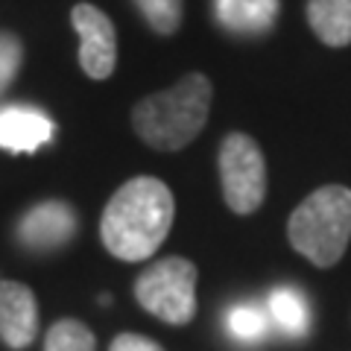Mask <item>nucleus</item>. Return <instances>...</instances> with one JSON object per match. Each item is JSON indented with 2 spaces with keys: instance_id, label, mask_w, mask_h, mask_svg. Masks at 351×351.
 Listing matches in <instances>:
<instances>
[{
  "instance_id": "obj_8",
  "label": "nucleus",
  "mask_w": 351,
  "mask_h": 351,
  "mask_svg": "<svg viewBox=\"0 0 351 351\" xmlns=\"http://www.w3.org/2000/svg\"><path fill=\"white\" fill-rule=\"evenodd\" d=\"M38 337V302L21 281H0V339L6 348H29Z\"/></svg>"
},
{
  "instance_id": "obj_5",
  "label": "nucleus",
  "mask_w": 351,
  "mask_h": 351,
  "mask_svg": "<svg viewBox=\"0 0 351 351\" xmlns=\"http://www.w3.org/2000/svg\"><path fill=\"white\" fill-rule=\"evenodd\" d=\"M219 182H223L226 205L234 214H252L267 196V161L255 138L232 132L219 147Z\"/></svg>"
},
{
  "instance_id": "obj_15",
  "label": "nucleus",
  "mask_w": 351,
  "mask_h": 351,
  "mask_svg": "<svg viewBox=\"0 0 351 351\" xmlns=\"http://www.w3.org/2000/svg\"><path fill=\"white\" fill-rule=\"evenodd\" d=\"M135 6L144 15L149 29L158 32V36H173L182 27L184 0H135Z\"/></svg>"
},
{
  "instance_id": "obj_13",
  "label": "nucleus",
  "mask_w": 351,
  "mask_h": 351,
  "mask_svg": "<svg viewBox=\"0 0 351 351\" xmlns=\"http://www.w3.org/2000/svg\"><path fill=\"white\" fill-rule=\"evenodd\" d=\"M44 351H97V339L80 319H59L44 337Z\"/></svg>"
},
{
  "instance_id": "obj_17",
  "label": "nucleus",
  "mask_w": 351,
  "mask_h": 351,
  "mask_svg": "<svg viewBox=\"0 0 351 351\" xmlns=\"http://www.w3.org/2000/svg\"><path fill=\"white\" fill-rule=\"evenodd\" d=\"M108 351H164L156 339L149 337H141V334H120L114 337V343Z\"/></svg>"
},
{
  "instance_id": "obj_10",
  "label": "nucleus",
  "mask_w": 351,
  "mask_h": 351,
  "mask_svg": "<svg viewBox=\"0 0 351 351\" xmlns=\"http://www.w3.org/2000/svg\"><path fill=\"white\" fill-rule=\"evenodd\" d=\"M281 0H214L219 27L232 36L258 38L276 27Z\"/></svg>"
},
{
  "instance_id": "obj_12",
  "label": "nucleus",
  "mask_w": 351,
  "mask_h": 351,
  "mask_svg": "<svg viewBox=\"0 0 351 351\" xmlns=\"http://www.w3.org/2000/svg\"><path fill=\"white\" fill-rule=\"evenodd\" d=\"M267 311H269L272 325H278L281 334H287V337H302L307 331V322H311V313H307V299L299 290H293V287L272 290Z\"/></svg>"
},
{
  "instance_id": "obj_4",
  "label": "nucleus",
  "mask_w": 351,
  "mask_h": 351,
  "mask_svg": "<svg viewBox=\"0 0 351 351\" xmlns=\"http://www.w3.org/2000/svg\"><path fill=\"white\" fill-rule=\"evenodd\" d=\"M135 299L167 325H188L196 316V267L184 258H164L141 272Z\"/></svg>"
},
{
  "instance_id": "obj_9",
  "label": "nucleus",
  "mask_w": 351,
  "mask_h": 351,
  "mask_svg": "<svg viewBox=\"0 0 351 351\" xmlns=\"http://www.w3.org/2000/svg\"><path fill=\"white\" fill-rule=\"evenodd\" d=\"M53 120L36 106L12 103L0 108V149L36 152L53 138Z\"/></svg>"
},
{
  "instance_id": "obj_3",
  "label": "nucleus",
  "mask_w": 351,
  "mask_h": 351,
  "mask_svg": "<svg viewBox=\"0 0 351 351\" xmlns=\"http://www.w3.org/2000/svg\"><path fill=\"white\" fill-rule=\"evenodd\" d=\"M287 237L290 246L313 267H334L351 240V191L343 184L313 191L290 214Z\"/></svg>"
},
{
  "instance_id": "obj_1",
  "label": "nucleus",
  "mask_w": 351,
  "mask_h": 351,
  "mask_svg": "<svg viewBox=\"0 0 351 351\" xmlns=\"http://www.w3.org/2000/svg\"><path fill=\"white\" fill-rule=\"evenodd\" d=\"M176 214V202L170 188L152 176H138L129 179L112 199H108L100 237L103 246L114 258L138 263L152 258L170 234Z\"/></svg>"
},
{
  "instance_id": "obj_6",
  "label": "nucleus",
  "mask_w": 351,
  "mask_h": 351,
  "mask_svg": "<svg viewBox=\"0 0 351 351\" xmlns=\"http://www.w3.org/2000/svg\"><path fill=\"white\" fill-rule=\"evenodd\" d=\"M73 29L80 36V64L91 80H108L117 68V32L103 9L91 3H76Z\"/></svg>"
},
{
  "instance_id": "obj_16",
  "label": "nucleus",
  "mask_w": 351,
  "mask_h": 351,
  "mask_svg": "<svg viewBox=\"0 0 351 351\" xmlns=\"http://www.w3.org/2000/svg\"><path fill=\"white\" fill-rule=\"evenodd\" d=\"M24 62V44L15 32H0V97L9 91Z\"/></svg>"
},
{
  "instance_id": "obj_7",
  "label": "nucleus",
  "mask_w": 351,
  "mask_h": 351,
  "mask_svg": "<svg viewBox=\"0 0 351 351\" xmlns=\"http://www.w3.org/2000/svg\"><path fill=\"white\" fill-rule=\"evenodd\" d=\"M76 234V214L68 202H41L21 217L18 243L29 252H56Z\"/></svg>"
},
{
  "instance_id": "obj_14",
  "label": "nucleus",
  "mask_w": 351,
  "mask_h": 351,
  "mask_svg": "<svg viewBox=\"0 0 351 351\" xmlns=\"http://www.w3.org/2000/svg\"><path fill=\"white\" fill-rule=\"evenodd\" d=\"M228 334L240 343H258L269 328V313L258 304H237L228 311Z\"/></svg>"
},
{
  "instance_id": "obj_11",
  "label": "nucleus",
  "mask_w": 351,
  "mask_h": 351,
  "mask_svg": "<svg viewBox=\"0 0 351 351\" xmlns=\"http://www.w3.org/2000/svg\"><path fill=\"white\" fill-rule=\"evenodd\" d=\"M307 24L328 47L351 44V0H307Z\"/></svg>"
},
{
  "instance_id": "obj_2",
  "label": "nucleus",
  "mask_w": 351,
  "mask_h": 351,
  "mask_svg": "<svg viewBox=\"0 0 351 351\" xmlns=\"http://www.w3.org/2000/svg\"><path fill=\"white\" fill-rule=\"evenodd\" d=\"M214 88L205 73H188L167 91L144 97L132 108V126L147 147L158 152L184 149L208 123Z\"/></svg>"
}]
</instances>
